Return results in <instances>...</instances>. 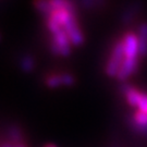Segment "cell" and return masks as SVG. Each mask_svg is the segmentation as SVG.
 Masks as SVG:
<instances>
[{
    "label": "cell",
    "instance_id": "cell-1",
    "mask_svg": "<svg viewBox=\"0 0 147 147\" xmlns=\"http://www.w3.org/2000/svg\"><path fill=\"white\" fill-rule=\"evenodd\" d=\"M121 39L124 46V61L117 78L120 81H125L137 70L141 53L136 34H134L133 32H126L123 34Z\"/></svg>",
    "mask_w": 147,
    "mask_h": 147
},
{
    "label": "cell",
    "instance_id": "cell-2",
    "mask_svg": "<svg viewBox=\"0 0 147 147\" xmlns=\"http://www.w3.org/2000/svg\"><path fill=\"white\" fill-rule=\"evenodd\" d=\"M123 61H124V46L122 39H119L115 42L111 49L110 57L106 65V73L111 78L117 76L123 64Z\"/></svg>",
    "mask_w": 147,
    "mask_h": 147
},
{
    "label": "cell",
    "instance_id": "cell-3",
    "mask_svg": "<svg viewBox=\"0 0 147 147\" xmlns=\"http://www.w3.org/2000/svg\"><path fill=\"white\" fill-rule=\"evenodd\" d=\"M137 39L140 46V53L141 57L147 56V23L143 22L137 30Z\"/></svg>",
    "mask_w": 147,
    "mask_h": 147
},
{
    "label": "cell",
    "instance_id": "cell-4",
    "mask_svg": "<svg viewBox=\"0 0 147 147\" xmlns=\"http://www.w3.org/2000/svg\"><path fill=\"white\" fill-rule=\"evenodd\" d=\"M134 124L137 126V129L140 131L147 132V113L142 112V111H136L134 113Z\"/></svg>",
    "mask_w": 147,
    "mask_h": 147
},
{
    "label": "cell",
    "instance_id": "cell-5",
    "mask_svg": "<svg viewBox=\"0 0 147 147\" xmlns=\"http://www.w3.org/2000/svg\"><path fill=\"white\" fill-rule=\"evenodd\" d=\"M64 73L62 74H51L46 79V84L49 87H58L61 85H64Z\"/></svg>",
    "mask_w": 147,
    "mask_h": 147
},
{
    "label": "cell",
    "instance_id": "cell-6",
    "mask_svg": "<svg viewBox=\"0 0 147 147\" xmlns=\"http://www.w3.org/2000/svg\"><path fill=\"white\" fill-rule=\"evenodd\" d=\"M20 65L24 72H31L34 69V59L32 58L31 56H24L21 59Z\"/></svg>",
    "mask_w": 147,
    "mask_h": 147
},
{
    "label": "cell",
    "instance_id": "cell-7",
    "mask_svg": "<svg viewBox=\"0 0 147 147\" xmlns=\"http://www.w3.org/2000/svg\"><path fill=\"white\" fill-rule=\"evenodd\" d=\"M105 0H80V3L85 9H94L98 5H102Z\"/></svg>",
    "mask_w": 147,
    "mask_h": 147
},
{
    "label": "cell",
    "instance_id": "cell-8",
    "mask_svg": "<svg viewBox=\"0 0 147 147\" xmlns=\"http://www.w3.org/2000/svg\"><path fill=\"white\" fill-rule=\"evenodd\" d=\"M9 138H10L11 143H14V144H19L20 143V138H21V132L19 131V129L13 126L11 127L10 131H9Z\"/></svg>",
    "mask_w": 147,
    "mask_h": 147
},
{
    "label": "cell",
    "instance_id": "cell-9",
    "mask_svg": "<svg viewBox=\"0 0 147 147\" xmlns=\"http://www.w3.org/2000/svg\"><path fill=\"white\" fill-rule=\"evenodd\" d=\"M137 109L138 111H142V112H145L147 113V94L146 93H143L141 94V99H140V102H138V106H137Z\"/></svg>",
    "mask_w": 147,
    "mask_h": 147
},
{
    "label": "cell",
    "instance_id": "cell-10",
    "mask_svg": "<svg viewBox=\"0 0 147 147\" xmlns=\"http://www.w3.org/2000/svg\"><path fill=\"white\" fill-rule=\"evenodd\" d=\"M1 147H14L13 145H12V143L11 142H5L2 144V146Z\"/></svg>",
    "mask_w": 147,
    "mask_h": 147
},
{
    "label": "cell",
    "instance_id": "cell-11",
    "mask_svg": "<svg viewBox=\"0 0 147 147\" xmlns=\"http://www.w3.org/2000/svg\"><path fill=\"white\" fill-rule=\"evenodd\" d=\"M14 147H26V145H25V144H23V143H19V144L14 145Z\"/></svg>",
    "mask_w": 147,
    "mask_h": 147
},
{
    "label": "cell",
    "instance_id": "cell-12",
    "mask_svg": "<svg viewBox=\"0 0 147 147\" xmlns=\"http://www.w3.org/2000/svg\"><path fill=\"white\" fill-rule=\"evenodd\" d=\"M46 147H55V146H53V145H47Z\"/></svg>",
    "mask_w": 147,
    "mask_h": 147
}]
</instances>
